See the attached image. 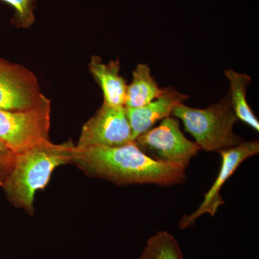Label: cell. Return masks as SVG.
<instances>
[{"label": "cell", "mask_w": 259, "mask_h": 259, "mask_svg": "<svg viewBox=\"0 0 259 259\" xmlns=\"http://www.w3.org/2000/svg\"><path fill=\"white\" fill-rule=\"evenodd\" d=\"M51 102L45 95L32 108L0 110V141L15 154L49 139Z\"/></svg>", "instance_id": "obj_4"}, {"label": "cell", "mask_w": 259, "mask_h": 259, "mask_svg": "<svg viewBox=\"0 0 259 259\" xmlns=\"http://www.w3.org/2000/svg\"><path fill=\"white\" fill-rule=\"evenodd\" d=\"M74 148L71 141L56 144L47 140L16 154L14 166L3 187L8 200L32 214L35 194L47 187L57 167L71 163Z\"/></svg>", "instance_id": "obj_2"}, {"label": "cell", "mask_w": 259, "mask_h": 259, "mask_svg": "<svg viewBox=\"0 0 259 259\" xmlns=\"http://www.w3.org/2000/svg\"><path fill=\"white\" fill-rule=\"evenodd\" d=\"M189 98L172 87L163 88V93L156 100L138 108H125L134 141L139 136L147 132L158 121L173 115L177 106Z\"/></svg>", "instance_id": "obj_9"}, {"label": "cell", "mask_w": 259, "mask_h": 259, "mask_svg": "<svg viewBox=\"0 0 259 259\" xmlns=\"http://www.w3.org/2000/svg\"><path fill=\"white\" fill-rule=\"evenodd\" d=\"M218 152L221 154L222 160L217 178L204 195L203 201L197 210L182 218L180 222L182 229H187L193 226L195 221L206 213H208L212 217L215 216L219 207L225 203L220 191L243 161L258 154L259 142L256 140L243 141L234 147L221 150Z\"/></svg>", "instance_id": "obj_7"}, {"label": "cell", "mask_w": 259, "mask_h": 259, "mask_svg": "<svg viewBox=\"0 0 259 259\" xmlns=\"http://www.w3.org/2000/svg\"><path fill=\"white\" fill-rule=\"evenodd\" d=\"M134 142L151 158L186 168L200 151L197 143L185 137L179 120L166 117L157 127L139 136Z\"/></svg>", "instance_id": "obj_5"}, {"label": "cell", "mask_w": 259, "mask_h": 259, "mask_svg": "<svg viewBox=\"0 0 259 259\" xmlns=\"http://www.w3.org/2000/svg\"><path fill=\"white\" fill-rule=\"evenodd\" d=\"M139 259H183V253L174 236L161 231L148 240Z\"/></svg>", "instance_id": "obj_13"}, {"label": "cell", "mask_w": 259, "mask_h": 259, "mask_svg": "<svg viewBox=\"0 0 259 259\" xmlns=\"http://www.w3.org/2000/svg\"><path fill=\"white\" fill-rule=\"evenodd\" d=\"M172 115L182 121L185 131L193 136L201 150L218 152L243 141L233 132V126L238 120L228 94L207 108H193L181 104Z\"/></svg>", "instance_id": "obj_3"}, {"label": "cell", "mask_w": 259, "mask_h": 259, "mask_svg": "<svg viewBox=\"0 0 259 259\" xmlns=\"http://www.w3.org/2000/svg\"><path fill=\"white\" fill-rule=\"evenodd\" d=\"M42 95L36 76L31 71L0 59V110L32 108Z\"/></svg>", "instance_id": "obj_8"}, {"label": "cell", "mask_w": 259, "mask_h": 259, "mask_svg": "<svg viewBox=\"0 0 259 259\" xmlns=\"http://www.w3.org/2000/svg\"><path fill=\"white\" fill-rule=\"evenodd\" d=\"M225 75L229 80L228 95L237 118L258 132V120L246 100L247 88L251 81V78L248 75L237 72L231 69H227Z\"/></svg>", "instance_id": "obj_12"}, {"label": "cell", "mask_w": 259, "mask_h": 259, "mask_svg": "<svg viewBox=\"0 0 259 259\" xmlns=\"http://www.w3.org/2000/svg\"><path fill=\"white\" fill-rule=\"evenodd\" d=\"M15 10L13 23L20 28H28L35 23L33 11L36 0H2Z\"/></svg>", "instance_id": "obj_14"}, {"label": "cell", "mask_w": 259, "mask_h": 259, "mask_svg": "<svg viewBox=\"0 0 259 259\" xmlns=\"http://www.w3.org/2000/svg\"><path fill=\"white\" fill-rule=\"evenodd\" d=\"M89 69L101 88L103 103L114 107H125L127 85L120 74L119 59L106 64L101 58L93 56L89 64Z\"/></svg>", "instance_id": "obj_10"}, {"label": "cell", "mask_w": 259, "mask_h": 259, "mask_svg": "<svg viewBox=\"0 0 259 259\" xmlns=\"http://www.w3.org/2000/svg\"><path fill=\"white\" fill-rule=\"evenodd\" d=\"M146 64H139L133 71V80L127 85L125 108H138L147 105L163 93Z\"/></svg>", "instance_id": "obj_11"}, {"label": "cell", "mask_w": 259, "mask_h": 259, "mask_svg": "<svg viewBox=\"0 0 259 259\" xmlns=\"http://www.w3.org/2000/svg\"><path fill=\"white\" fill-rule=\"evenodd\" d=\"M71 163L88 176L117 185H178L186 180L185 168L157 161L133 141L117 147H76Z\"/></svg>", "instance_id": "obj_1"}, {"label": "cell", "mask_w": 259, "mask_h": 259, "mask_svg": "<svg viewBox=\"0 0 259 259\" xmlns=\"http://www.w3.org/2000/svg\"><path fill=\"white\" fill-rule=\"evenodd\" d=\"M16 154L0 141V187H3L14 166Z\"/></svg>", "instance_id": "obj_15"}, {"label": "cell", "mask_w": 259, "mask_h": 259, "mask_svg": "<svg viewBox=\"0 0 259 259\" xmlns=\"http://www.w3.org/2000/svg\"><path fill=\"white\" fill-rule=\"evenodd\" d=\"M133 141L125 107H114L103 103L83 125L76 147H117Z\"/></svg>", "instance_id": "obj_6"}]
</instances>
